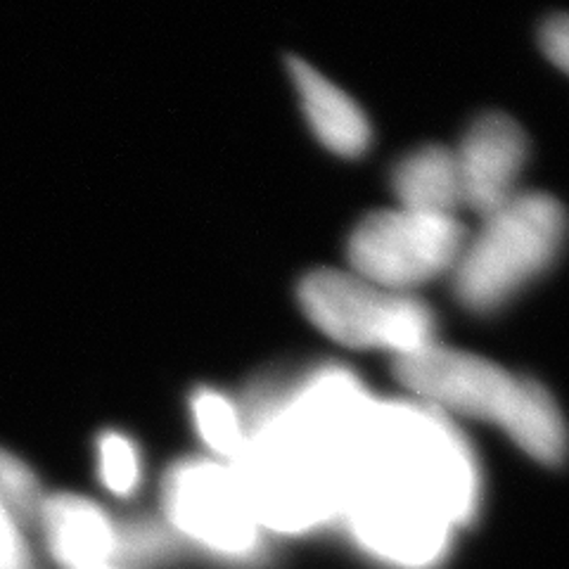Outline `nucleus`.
<instances>
[{
    "mask_svg": "<svg viewBox=\"0 0 569 569\" xmlns=\"http://www.w3.org/2000/svg\"><path fill=\"white\" fill-rule=\"evenodd\" d=\"M470 451L437 413L368 408L347 462L342 518L376 558L425 569L477 508Z\"/></svg>",
    "mask_w": 569,
    "mask_h": 569,
    "instance_id": "obj_1",
    "label": "nucleus"
},
{
    "mask_svg": "<svg viewBox=\"0 0 569 569\" xmlns=\"http://www.w3.org/2000/svg\"><path fill=\"white\" fill-rule=\"evenodd\" d=\"M399 382L441 411L487 420L543 466H560L569 432L550 391L482 356L430 345L397 359Z\"/></svg>",
    "mask_w": 569,
    "mask_h": 569,
    "instance_id": "obj_2",
    "label": "nucleus"
},
{
    "mask_svg": "<svg viewBox=\"0 0 569 569\" xmlns=\"http://www.w3.org/2000/svg\"><path fill=\"white\" fill-rule=\"evenodd\" d=\"M567 211L546 192H518L482 219L451 271L453 295L475 313H491L556 263L567 240Z\"/></svg>",
    "mask_w": 569,
    "mask_h": 569,
    "instance_id": "obj_3",
    "label": "nucleus"
},
{
    "mask_svg": "<svg viewBox=\"0 0 569 569\" xmlns=\"http://www.w3.org/2000/svg\"><path fill=\"white\" fill-rule=\"evenodd\" d=\"M299 305L337 345L397 359L435 345V313L416 295L380 288L351 271L320 269L299 284Z\"/></svg>",
    "mask_w": 569,
    "mask_h": 569,
    "instance_id": "obj_4",
    "label": "nucleus"
},
{
    "mask_svg": "<svg viewBox=\"0 0 569 569\" xmlns=\"http://www.w3.org/2000/svg\"><path fill=\"white\" fill-rule=\"evenodd\" d=\"M466 240L456 217L401 207L372 211L349 236V271L380 288L413 295L420 284L453 271Z\"/></svg>",
    "mask_w": 569,
    "mask_h": 569,
    "instance_id": "obj_5",
    "label": "nucleus"
},
{
    "mask_svg": "<svg viewBox=\"0 0 569 569\" xmlns=\"http://www.w3.org/2000/svg\"><path fill=\"white\" fill-rule=\"evenodd\" d=\"M164 510L178 533L219 558H247L259 543L261 527L223 462H178L164 482Z\"/></svg>",
    "mask_w": 569,
    "mask_h": 569,
    "instance_id": "obj_6",
    "label": "nucleus"
},
{
    "mask_svg": "<svg viewBox=\"0 0 569 569\" xmlns=\"http://www.w3.org/2000/svg\"><path fill=\"white\" fill-rule=\"evenodd\" d=\"M462 207L477 217H489L518 194L529 140L518 121L501 112H489L472 121L453 150Z\"/></svg>",
    "mask_w": 569,
    "mask_h": 569,
    "instance_id": "obj_7",
    "label": "nucleus"
},
{
    "mask_svg": "<svg viewBox=\"0 0 569 569\" xmlns=\"http://www.w3.org/2000/svg\"><path fill=\"white\" fill-rule=\"evenodd\" d=\"M39 525L50 556L62 569L119 565V527L91 498L79 493L46 496Z\"/></svg>",
    "mask_w": 569,
    "mask_h": 569,
    "instance_id": "obj_8",
    "label": "nucleus"
},
{
    "mask_svg": "<svg viewBox=\"0 0 569 569\" xmlns=\"http://www.w3.org/2000/svg\"><path fill=\"white\" fill-rule=\"evenodd\" d=\"M290 74L311 131L323 146L342 157H359L370 146V121L340 86L320 74L309 62L292 58Z\"/></svg>",
    "mask_w": 569,
    "mask_h": 569,
    "instance_id": "obj_9",
    "label": "nucleus"
},
{
    "mask_svg": "<svg viewBox=\"0 0 569 569\" xmlns=\"http://www.w3.org/2000/svg\"><path fill=\"white\" fill-rule=\"evenodd\" d=\"M391 190L401 209L456 217L462 209V192L453 150L422 146L406 154L391 171Z\"/></svg>",
    "mask_w": 569,
    "mask_h": 569,
    "instance_id": "obj_10",
    "label": "nucleus"
},
{
    "mask_svg": "<svg viewBox=\"0 0 569 569\" xmlns=\"http://www.w3.org/2000/svg\"><path fill=\"white\" fill-rule=\"evenodd\" d=\"M192 420L202 441L217 453L233 462L247 447V430L242 416L226 395L217 389H198L192 395Z\"/></svg>",
    "mask_w": 569,
    "mask_h": 569,
    "instance_id": "obj_11",
    "label": "nucleus"
},
{
    "mask_svg": "<svg viewBox=\"0 0 569 569\" xmlns=\"http://www.w3.org/2000/svg\"><path fill=\"white\" fill-rule=\"evenodd\" d=\"M43 501L46 496L36 472L20 456L0 449V503L20 525H39Z\"/></svg>",
    "mask_w": 569,
    "mask_h": 569,
    "instance_id": "obj_12",
    "label": "nucleus"
},
{
    "mask_svg": "<svg viewBox=\"0 0 569 569\" xmlns=\"http://www.w3.org/2000/svg\"><path fill=\"white\" fill-rule=\"evenodd\" d=\"M98 470L104 489L114 496H131L142 477L136 443L121 432H104L98 439Z\"/></svg>",
    "mask_w": 569,
    "mask_h": 569,
    "instance_id": "obj_13",
    "label": "nucleus"
},
{
    "mask_svg": "<svg viewBox=\"0 0 569 569\" xmlns=\"http://www.w3.org/2000/svg\"><path fill=\"white\" fill-rule=\"evenodd\" d=\"M0 569H33L29 543L10 510L0 503Z\"/></svg>",
    "mask_w": 569,
    "mask_h": 569,
    "instance_id": "obj_14",
    "label": "nucleus"
},
{
    "mask_svg": "<svg viewBox=\"0 0 569 569\" xmlns=\"http://www.w3.org/2000/svg\"><path fill=\"white\" fill-rule=\"evenodd\" d=\"M546 58L569 74V14L548 17L539 33Z\"/></svg>",
    "mask_w": 569,
    "mask_h": 569,
    "instance_id": "obj_15",
    "label": "nucleus"
}]
</instances>
